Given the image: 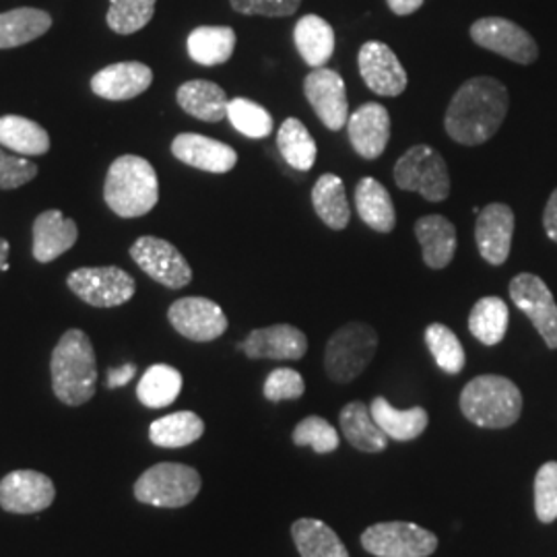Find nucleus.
<instances>
[{
  "label": "nucleus",
  "instance_id": "f257e3e1",
  "mask_svg": "<svg viewBox=\"0 0 557 557\" xmlns=\"http://www.w3.org/2000/svg\"><path fill=\"white\" fill-rule=\"evenodd\" d=\"M510 96L502 81L473 77L458 87L446 108L444 128L458 145L475 147L492 139L508 114Z\"/></svg>",
  "mask_w": 557,
  "mask_h": 557
},
{
  "label": "nucleus",
  "instance_id": "f03ea898",
  "mask_svg": "<svg viewBox=\"0 0 557 557\" xmlns=\"http://www.w3.org/2000/svg\"><path fill=\"white\" fill-rule=\"evenodd\" d=\"M52 391L60 403L79 407L91 400L98 388V361L91 338L81 329H71L60 337L52 359Z\"/></svg>",
  "mask_w": 557,
  "mask_h": 557
},
{
  "label": "nucleus",
  "instance_id": "7ed1b4c3",
  "mask_svg": "<svg viewBox=\"0 0 557 557\" xmlns=\"http://www.w3.org/2000/svg\"><path fill=\"white\" fill-rule=\"evenodd\" d=\"M103 200L122 220H135L151 213L160 200V180L156 168L139 156H120L108 170Z\"/></svg>",
  "mask_w": 557,
  "mask_h": 557
},
{
  "label": "nucleus",
  "instance_id": "20e7f679",
  "mask_svg": "<svg viewBox=\"0 0 557 557\" xmlns=\"http://www.w3.org/2000/svg\"><path fill=\"white\" fill-rule=\"evenodd\" d=\"M460 411L479 428L504 430L520 418L522 395L512 380L483 374L462 388Z\"/></svg>",
  "mask_w": 557,
  "mask_h": 557
},
{
  "label": "nucleus",
  "instance_id": "39448f33",
  "mask_svg": "<svg viewBox=\"0 0 557 557\" xmlns=\"http://www.w3.org/2000/svg\"><path fill=\"white\" fill-rule=\"evenodd\" d=\"M379 349V333L366 322H349L329 338L324 349L326 376L349 384L370 366Z\"/></svg>",
  "mask_w": 557,
  "mask_h": 557
},
{
  "label": "nucleus",
  "instance_id": "423d86ee",
  "mask_svg": "<svg viewBox=\"0 0 557 557\" xmlns=\"http://www.w3.org/2000/svg\"><path fill=\"white\" fill-rule=\"evenodd\" d=\"M199 471L182 462H160L135 483V498L158 508H182L199 496Z\"/></svg>",
  "mask_w": 557,
  "mask_h": 557
},
{
  "label": "nucleus",
  "instance_id": "0eeeda50",
  "mask_svg": "<svg viewBox=\"0 0 557 557\" xmlns=\"http://www.w3.org/2000/svg\"><path fill=\"white\" fill-rule=\"evenodd\" d=\"M395 182L400 190L418 193L430 202H442L450 195L448 165L430 145H416L398 158Z\"/></svg>",
  "mask_w": 557,
  "mask_h": 557
},
{
  "label": "nucleus",
  "instance_id": "6e6552de",
  "mask_svg": "<svg viewBox=\"0 0 557 557\" xmlns=\"http://www.w3.org/2000/svg\"><path fill=\"white\" fill-rule=\"evenodd\" d=\"M361 545L376 557H430L438 549V537L416 522H376L361 533Z\"/></svg>",
  "mask_w": 557,
  "mask_h": 557
},
{
  "label": "nucleus",
  "instance_id": "1a4fd4ad",
  "mask_svg": "<svg viewBox=\"0 0 557 557\" xmlns=\"http://www.w3.org/2000/svg\"><path fill=\"white\" fill-rule=\"evenodd\" d=\"M66 285L94 308H116L137 292L135 278L120 267H83L66 277Z\"/></svg>",
  "mask_w": 557,
  "mask_h": 557
},
{
  "label": "nucleus",
  "instance_id": "9d476101",
  "mask_svg": "<svg viewBox=\"0 0 557 557\" xmlns=\"http://www.w3.org/2000/svg\"><path fill=\"white\" fill-rule=\"evenodd\" d=\"M131 259L139 264L143 273L168 289H182L193 281L190 264L168 239L140 236L131 246Z\"/></svg>",
  "mask_w": 557,
  "mask_h": 557
},
{
  "label": "nucleus",
  "instance_id": "9b49d317",
  "mask_svg": "<svg viewBox=\"0 0 557 557\" xmlns=\"http://www.w3.org/2000/svg\"><path fill=\"white\" fill-rule=\"evenodd\" d=\"M510 298L533 322L549 349H557V304L552 289L533 273H520L510 281Z\"/></svg>",
  "mask_w": 557,
  "mask_h": 557
},
{
  "label": "nucleus",
  "instance_id": "f8f14e48",
  "mask_svg": "<svg viewBox=\"0 0 557 557\" xmlns=\"http://www.w3.org/2000/svg\"><path fill=\"white\" fill-rule=\"evenodd\" d=\"M471 40L481 48L496 52L504 59L518 64H533L539 59L537 41L533 36L517 25L515 21L504 17H485L471 25Z\"/></svg>",
  "mask_w": 557,
  "mask_h": 557
},
{
  "label": "nucleus",
  "instance_id": "ddd939ff",
  "mask_svg": "<svg viewBox=\"0 0 557 557\" xmlns=\"http://www.w3.org/2000/svg\"><path fill=\"white\" fill-rule=\"evenodd\" d=\"M304 96L329 131L337 133L343 126H347L349 101H347L345 81L337 71L326 66L314 69L304 79Z\"/></svg>",
  "mask_w": 557,
  "mask_h": 557
},
{
  "label": "nucleus",
  "instance_id": "4468645a",
  "mask_svg": "<svg viewBox=\"0 0 557 557\" xmlns=\"http://www.w3.org/2000/svg\"><path fill=\"white\" fill-rule=\"evenodd\" d=\"M170 324L184 338L209 343L227 331V317L220 304L207 298H180L168 310Z\"/></svg>",
  "mask_w": 557,
  "mask_h": 557
},
{
  "label": "nucleus",
  "instance_id": "2eb2a0df",
  "mask_svg": "<svg viewBox=\"0 0 557 557\" xmlns=\"http://www.w3.org/2000/svg\"><path fill=\"white\" fill-rule=\"evenodd\" d=\"M358 64L361 79L376 96L397 98L407 89V71L386 44L366 41L359 48Z\"/></svg>",
  "mask_w": 557,
  "mask_h": 557
},
{
  "label": "nucleus",
  "instance_id": "dca6fc26",
  "mask_svg": "<svg viewBox=\"0 0 557 557\" xmlns=\"http://www.w3.org/2000/svg\"><path fill=\"white\" fill-rule=\"evenodd\" d=\"M57 487L38 471H13L0 481V508L13 515H36L52 506Z\"/></svg>",
  "mask_w": 557,
  "mask_h": 557
},
{
  "label": "nucleus",
  "instance_id": "f3484780",
  "mask_svg": "<svg viewBox=\"0 0 557 557\" xmlns=\"http://www.w3.org/2000/svg\"><path fill=\"white\" fill-rule=\"evenodd\" d=\"M515 225V211L508 205L492 202L483 207L475 223V242L481 259L494 267L504 264L510 257Z\"/></svg>",
  "mask_w": 557,
  "mask_h": 557
},
{
  "label": "nucleus",
  "instance_id": "a211bd4d",
  "mask_svg": "<svg viewBox=\"0 0 557 557\" xmlns=\"http://www.w3.org/2000/svg\"><path fill=\"white\" fill-rule=\"evenodd\" d=\"M347 135L359 158L368 161L379 160L391 140L388 110L376 101L359 106L347 120Z\"/></svg>",
  "mask_w": 557,
  "mask_h": 557
},
{
  "label": "nucleus",
  "instance_id": "6ab92c4d",
  "mask_svg": "<svg viewBox=\"0 0 557 557\" xmlns=\"http://www.w3.org/2000/svg\"><path fill=\"white\" fill-rule=\"evenodd\" d=\"M172 156L209 174H227L238 163V153L234 147L197 133H182L172 140Z\"/></svg>",
  "mask_w": 557,
  "mask_h": 557
},
{
  "label": "nucleus",
  "instance_id": "aec40b11",
  "mask_svg": "<svg viewBox=\"0 0 557 557\" xmlns=\"http://www.w3.org/2000/svg\"><path fill=\"white\" fill-rule=\"evenodd\" d=\"M239 351L250 359H289L296 361L306 356L308 338L292 324H273L252 331L238 345Z\"/></svg>",
  "mask_w": 557,
  "mask_h": 557
},
{
  "label": "nucleus",
  "instance_id": "412c9836",
  "mask_svg": "<svg viewBox=\"0 0 557 557\" xmlns=\"http://www.w3.org/2000/svg\"><path fill=\"white\" fill-rule=\"evenodd\" d=\"M151 83L153 71L143 62L128 60L110 64L96 73L91 77V91L103 100L126 101L145 94Z\"/></svg>",
  "mask_w": 557,
  "mask_h": 557
},
{
  "label": "nucleus",
  "instance_id": "4be33fe9",
  "mask_svg": "<svg viewBox=\"0 0 557 557\" xmlns=\"http://www.w3.org/2000/svg\"><path fill=\"white\" fill-rule=\"evenodd\" d=\"M34 259L38 262H52L69 252L79 238V227L75 220L64 218L59 209L40 213L34 221Z\"/></svg>",
  "mask_w": 557,
  "mask_h": 557
},
{
  "label": "nucleus",
  "instance_id": "5701e85b",
  "mask_svg": "<svg viewBox=\"0 0 557 557\" xmlns=\"http://www.w3.org/2000/svg\"><path fill=\"white\" fill-rule=\"evenodd\" d=\"M416 236L421 244L423 262L430 269H446L457 255V227L442 215H425L416 223Z\"/></svg>",
  "mask_w": 557,
  "mask_h": 557
},
{
  "label": "nucleus",
  "instance_id": "b1692460",
  "mask_svg": "<svg viewBox=\"0 0 557 557\" xmlns=\"http://www.w3.org/2000/svg\"><path fill=\"white\" fill-rule=\"evenodd\" d=\"M178 106L193 119L202 122H221L227 119V96L213 81H186L176 91Z\"/></svg>",
  "mask_w": 557,
  "mask_h": 557
},
{
  "label": "nucleus",
  "instance_id": "393cba45",
  "mask_svg": "<svg viewBox=\"0 0 557 557\" xmlns=\"http://www.w3.org/2000/svg\"><path fill=\"white\" fill-rule=\"evenodd\" d=\"M356 209L361 221L380 234H391L397 225L393 197L376 178L359 180L356 186Z\"/></svg>",
  "mask_w": 557,
  "mask_h": 557
},
{
  "label": "nucleus",
  "instance_id": "a878e982",
  "mask_svg": "<svg viewBox=\"0 0 557 557\" xmlns=\"http://www.w3.org/2000/svg\"><path fill=\"white\" fill-rule=\"evenodd\" d=\"M338 423H341V432L345 440L361 453L386 450L388 436L380 430L379 423L372 418L370 407H366L363 403H359V400L347 403L341 409Z\"/></svg>",
  "mask_w": 557,
  "mask_h": 557
},
{
  "label": "nucleus",
  "instance_id": "bb28decb",
  "mask_svg": "<svg viewBox=\"0 0 557 557\" xmlns=\"http://www.w3.org/2000/svg\"><path fill=\"white\" fill-rule=\"evenodd\" d=\"M294 41L299 57L312 69L324 66L335 54V29L319 15H304L296 23Z\"/></svg>",
  "mask_w": 557,
  "mask_h": 557
},
{
  "label": "nucleus",
  "instance_id": "cd10ccee",
  "mask_svg": "<svg viewBox=\"0 0 557 557\" xmlns=\"http://www.w3.org/2000/svg\"><path fill=\"white\" fill-rule=\"evenodd\" d=\"M372 418L379 423L380 430L391 440L397 442H411L419 438L428 423L430 416L423 407H411V409H395L384 397H376L370 405Z\"/></svg>",
  "mask_w": 557,
  "mask_h": 557
},
{
  "label": "nucleus",
  "instance_id": "c85d7f7f",
  "mask_svg": "<svg viewBox=\"0 0 557 557\" xmlns=\"http://www.w3.org/2000/svg\"><path fill=\"white\" fill-rule=\"evenodd\" d=\"M52 27V17L34 7H20L0 13V50L20 48L29 41L38 40Z\"/></svg>",
  "mask_w": 557,
  "mask_h": 557
},
{
  "label": "nucleus",
  "instance_id": "c756f323",
  "mask_svg": "<svg viewBox=\"0 0 557 557\" xmlns=\"http://www.w3.org/2000/svg\"><path fill=\"white\" fill-rule=\"evenodd\" d=\"M188 57L202 66H218L232 59L236 50V32L225 25H202L186 40Z\"/></svg>",
  "mask_w": 557,
  "mask_h": 557
},
{
  "label": "nucleus",
  "instance_id": "7c9ffc66",
  "mask_svg": "<svg viewBox=\"0 0 557 557\" xmlns=\"http://www.w3.org/2000/svg\"><path fill=\"white\" fill-rule=\"evenodd\" d=\"M292 537L301 557H349L337 533L317 518H299L292 524Z\"/></svg>",
  "mask_w": 557,
  "mask_h": 557
},
{
  "label": "nucleus",
  "instance_id": "2f4dec72",
  "mask_svg": "<svg viewBox=\"0 0 557 557\" xmlns=\"http://www.w3.org/2000/svg\"><path fill=\"white\" fill-rule=\"evenodd\" d=\"M0 145L17 156H46L50 151V137L34 120L7 114L0 116Z\"/></svg>",
  "mask_w": 557,
  "mask_h": 557
},
{
  "label": "nucleus",
  "instance_id": "473e14b6",
  "mask_svg": "<svg viewBox=\"0 0 557 557\" xmlns=\"http://www.w3.org/2000/svg\"><path fill=\"white\" fill-rule=\"evenodd\" d=\"M312 205L322 223L335 232L349 225V202L345 195V184L337 174H322L312 188Z\"/></svg>",
  "mask_w": 557,
  "mask_h": 557
},
{
  "label": "nucleus",
  "instance_id": "72a5a7b5",
  "mask_svg": "<svg viewBox=\"0 0 557 557\" xmlns=\"http://www.w3.org/2000/svg\"><path fill=\"white\" fill-rule=\"evenodd\" d=\"M202 434H205V421L193 411H178V413L156 419L149 425V440L160 448L190 446Z\"/></svg>",
  "mask_w": 557,
  "mask_h": 557
},
{
  "label": "nucleus",
  "instance_id": "f704fd0d",
  "mask_svg": "<svg viewBox=\"0 0 557 557\" xmlns=\"http://www.w3.org/2000/svg\"><path fill=\"white\" fill-rule=\"evenodd\" d=\"M182 374L168 363L151 366L137 386V397L140 405L147 409H163L170 407L182 393Z\"/></svg>",
  "mask_w": 557,
  "mask_h": 557
},
{
  "label": "nucleus",
  "instance_id": "c9c22d12",
  "mask_svg": "<svg viewBox=\"0 0 557 557\" xmlns=\"http://www.w3.org/2000/svg\"><path fill=\"white\" fill-rule=\"evenodd\" d=\"M277 147L283 160L299 172H308L319 158L317 140L299 119H287L278 126Z\"/></svg>",
  "mask_w": 557,
  "mask_h": 557
},
{
  "label": "nucleus",
  "instance_id": "e433bc0d",
  "mask_svg": "<svg viewBox=\"0 0 557 557\" xmlns=\"http://www.w3.org/2000/svg\"><path fill=\"white\" fill-rule=\"evenodd\" d=\"M510 310L506 301L496 296L479 299L469 314V331L483 345H498L506 337Z\"/></svg>",
  "mask_w": 557,
  "mask_h": 557
},
{
  "label": "nucleus",
  "instance_id": "4c0bfd02",
  "mask_svg": "<svg viewBox=\"0 0 557 557\" xmlns=\"http://www.w3.org/2000/svg\"><path fill=\"white\" fill-rule=\"evenodd\" d=\"M425 345L436 359L440 370H444L446 374L455 376L465 370V363H467L465 349H462L457 335L446 324L432 322L425 329Z\"/></svg>",
  "mask_w": 557,
  "mask_h": 557
},
{
  "label": "nucleus",
  "instance_id": "58836bf2",
  "mask_svg": "<svg viewBox=\"0 0 557 557\" xmlns=\"http://www.w3.org/2000/svg\"><path fill=\"white\" fill-rule=\"evenodd\" d=\"M227 120L248 139H267L273 133V116L267 108L246 98H234L227 103Z\"/></svg>",
  "mask_w": 557,
  "mask_h": 557
},
{
  "label": "nucleus",
  "instance_id": "ea45409f",
  "mask_svg": "<svg viewBox=\"0 0 557 557\" xmlns=\"http://www.w3.org/2000/svg\"><path fill=\"white\" fill-rule=\"evenodd\" d=\"M158 0H110L108 25L120 36L140 32L156 15Z\"/></svg>",
  "mask_w": 557,
  "mask_h": 557
},
{
  "label": "nucleus",
  "instance_id": "a19ab883",
  "mask_svg": "<svg viewBox=\"0 0 557 557\" xmlns=\"http://www.w3.org/2000/svg\"><path fill=\"white\" fill-rule=\"evenodd\" d=\"M294 444L310 446L319 455H331L338 448L337 430L319 416L301 419L294 430Z\"/></svg>",
  "mask_w": 557,
  "mask_h": 557
},
{
  "label": "nucleus",
  "instance_id": "79ce46f5",
  "mask_svg": "<svg viewBox=\"0 0 557 557\" xmlns=\"http://www.w3.org/2000/svg\"><path fill=\"white\" fill-rule=\"evenodd\" d=\"M535 512L543 524L557 518V462H545L535 478Z\"/></svg>",
  "mask_w": 557,
  "mask_h": 557
},
{
  "label": "nucleus",
  "instance_id": "37998d69",
  "mask_svg": "<svg viewBox=\"0 0 557 557\" xmlns=\"http://www.w3.org/2000/svg\"><path fill=\"white\" fill-rule=\"evenodd\" d=\"M264 398L271 403H281V400H296L304 397L306 384L301 374L292 370V368H277L273 370L267 380H264Z\"/></svg>",
  "mask_w": 557,
  "mask_h": 557
},
{
  "label": "nucleus",
  "instance_id": "c03bdc74",
  "mask_svg": "<svg viewBox=\"0 0 557 557\" xmlns=\"http://www.w3.org/2000/svg\"><path fill=\"white\" fill-rule=\"evenodd\" d=\"M38 176V165L17 153H7L0 149V190H13Z\"/></svg>",
  "mask_w": 557,
  "mask_h": 557
},
{
  "label": "nucleus",
  "instance_id": "a18cd8bd",
  "mask_svg": "<svg viewBox=\"0 0 557 557\" xmlns=\"http://www.w3.org/2000/svg\"><path fill=\"white\" fill-rule=\"evenodd\" d=\"M230 4L239 15L289 17L298 11L301 0H230Z\"/></svg>",
  "mask_w": 557,
  "mask_h": 557
},
{
  "label": "nucleus",
  "instance_id": "49530a36",
  "mask_svg": "<svg viewBox=\"0 0 557 557\" xmlns=\"http://www.w3.org/2000/svg\"><path fill=\"white\" fill-rule=\"evenodd\" d=\"M543 227H545V234L547 238L557 244V188L552 193V197L545 205V211H543Z\"/></svg>",
  "mask_w": 557,
  "mask_h": 557
},
{
  "label": "nucleus",
  "instance_id": "de8ad7c7",
  "mask_svg": "<svg viewBox=\"0 0 557 557\" xmlns=\"http://www.w3.org/2000/svg\"><path fill=\"white\" fill-rule=\"evenodd\" d=\"M135 372H137V366L135 363H126V366H122V368H112L110 372H108V388H120V386H124V384H128L133 376H135Z\"/></svg>",
  "mask_w": 557,
  "mask_h": 557
},
{
  "label": "nucleus",
  "instance_id": "09e8293b",
  "mask_svg": "<svg viewBox=\"0 0 557 557\" xmlns=\"http://www.w3.org/2000/svg\"><path fill=\"white\" fill-rule=\"evenodd\" d=\"M386 2H388L391 11H393L395 15L405 17V15H411V13L419 11L425 0H386Z\"/></svg>",
  "mask_w": 557,
  "mask_h": 557
},
{
  "label": "nucleus",
  "instance_id": "8fccbe9b",
  "mask_svg": "<svg viewBox=\"0 0 557 557\" xmlns=\"http://www.w3.org/2000/svg\"><path fill=\"white\" fill-rule=\"evenodd\" d=\"M9 252H11L9 239L0 238V273H2V267L9 262Z\"/></svg>",
  "mask_w": 557,
  "mask_h": 557
}]
</instances>
